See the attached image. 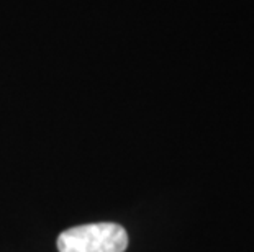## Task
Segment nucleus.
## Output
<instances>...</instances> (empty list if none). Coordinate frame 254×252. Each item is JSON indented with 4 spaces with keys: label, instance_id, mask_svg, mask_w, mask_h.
<instances>
[{
    "label": "nucleus",
    "instance_id": "nucleus-1",
    "mask_svg": "<svg viewBox=\"0 0 254 252\" xmlns=\"http://www.w3.org/2000/svg\"><path fill=\"white\" fill-rule=\"evenodd\" d=\"M128 234L117 223L74 226L58 236L59 252H125Z\"/></svg>",
    "mask_w": 254,
    "mask_h": 252
}]
</instances>
